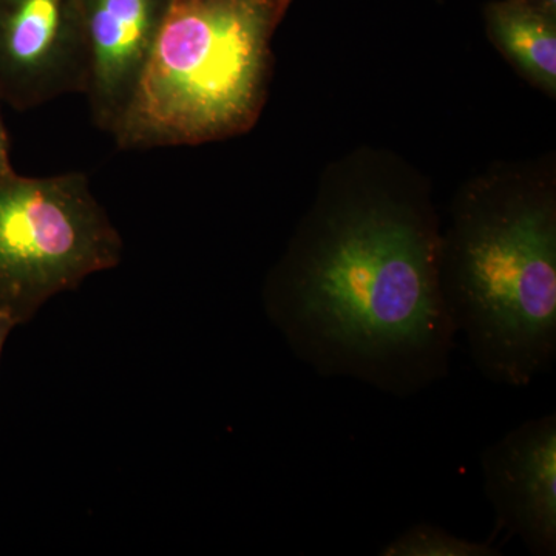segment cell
I'll use <instances>...</instances> for the list:
<instances>
[{
    "instance_id": "obj_3",
    "label": "cell",
    "mask_w": 556,
    "mask_h": 556,
    "mask_svg": "<svg viewBox=\"0 0 556 556\" xmlns=\"http://www.w3.org/2000/svg\"><path fill=\"white\" fill-rule=\"evenodd\" d=\"M292 0H172L112 137L121 150L203 146L257 126Z\"/></svg>"
},
{
    "instance_id": "obj_1",
    "label": "cell",
    "mask_w": 556,
    "mask_h": 556,
    "mask_svg": "<svg viewBox=\"0 0 556 556\" xmlns=\"http://www.w3.org/2000/svg\"><path fill=\"white\" fill-rule=\"evenodd\" d=\"M427 179L387 152L332 164L266 280V313L320 378L407 399L450 375L456 331Z\"/></svg>"
},
{
    "instance_id": "obj_4",
    "label": "cell",
    "mask_w": 556,
    "mask_h": 556,
    "mask_svg": "<svg viewBox=\"0 0 556 556\" xmlns=\"http://www.w3.org/2000/svg\"><path fill=\"white\" fill-rule=\"evenodd\" d=\"M123 249L83 172H0V317L27 324L54 295L116 268Z\"/></svg>"
},
{
    "instance_id": "obj_2",
    "label": "cell",
    "mask_w": 556,
    "mask_h": 556,
    "mask_svg": "<svg viewBox=\"0 0 556 556\" xmlns=\"http://www.w3.org/2000/svg\"><path fill=\"white\" fill-rule=\"evenodd\" d=\"M439 277L453 327L490 382L526 388L556 357V185L551 164H501L450 206Z\"/></svg>"
},
{
    "instance_id": "obj_10",
    "label": "cell",
    "mask_w": 556,
    "mask_h": 556,
    "mask_svg": "<svg viewBox=\"0 0 556 556\" xmlns=\"http://www.w3.org/2000/svg\"><path fill=\"white\" fill-rule=\"evenodd\" d=\"M2 104L3 102L0 100V172H11L14 170V167L11 163L10 137L2 116Z\"/></svg>"
},
{
    "instance_id": "obj_7",
    "label": "cell",
    "mask_w": 556,
    "mask_h": 556,
    "mask_svg": "<svg viewBox=\"0 0 556 556\" xmlns=\"http://www.w3.org/2000/svg\"><path fill=\"white\" fill-rule=\"evenodd\" d=\"M172 0H79L87 49L86 97L98 129L112 135L129 108Z\"/></svg>"
},
{
    "instance_id": "obj_8",
    "label": "cell",
    "mask_w": 556,
    "mask_h": 556,
    "mask_svg": "<svg viewBox=\"0 0 556 556\" xmlns=\"http://www.w3.org/2000/svg\"><path fill=\"white\" fill-rule=\"evenodd\" d=\"M486 36L511 67L547 97L556 94V20L522 0H495L484 11Z\"/></svg>"
},
{
    "instance_id": "obj_11",
    "label": "cell",
    "mask_w": 556,
    "mask_h": 556,
    "mask_svg": "<svg viewBox=\"0 0 556 556\" xmlns=\"http://www.w3.org/2000/svg\"><path fill=\"white\" fill-rule=\"evenodd\" d=\"M522 2L532 7L533 10L546 14L552 20H556V0H522Z\"/></svg>"
},
{
    "instance_id": "obj_12",
    "label": "cell",
    "mask_w": 556,
    "mask_h": 556,
    "mask_svg": "<svg viewBox=\"0 0 556 556\" xmlns=\"http://www.w3.org/2000/svg\"><path fill=\"white\" fill-rule=\"evenodd\" d=\"M14 328H17L14 321L7 317H0V358H2L3 348H5L7 340H9Z\"/></svg>"
},
{
    "instance_id": "obj_9",
    "label": "cell",
    "mask_w": 556,
    "mask_h": 556,
    "mask_svg": "<svg viewBox=\"0 0 556 556\" xmlns=\"http://www.w3.org/2000/svg\"><path fill=\"white\" fill-rule=\"evenodd\" d=\"M500 547L492 538L473 541L455 535L441 526L419 522L408 527L405 532L387 544L380 556H500Z\"/></svg>"
},
{
    "instance_id": "obj_5",
    "label": "cell",
    "mask_w": 556,
    "mask_h": 556,
    "mask_svg": "<svg viewBox=\"0 0 556 556\" xmlns=\"http://www.w3.org/2000/svg\"><path fill=\"white\" fill-rule=\"evenodd\" d=\"M79 0H0V100L20 112L86 93Z\"/></svg>"
},
{
    "instance_id": "obj_6",
    "label": "cell",
    "mask_w": 556,
    "mask_h": 556,
    "mask_svg": "<svg viewBox=\"0 0 556 556\" xmlns=\"http://www.w3.org/2000/svg\"><path fill=\"white\" fill-rule=\"evenodd\" d=\"M497 530L535 556L556 555V415L533 417L481 455Z\"/></svg>"
}]
</instances>
